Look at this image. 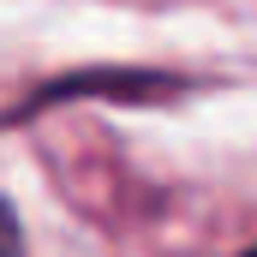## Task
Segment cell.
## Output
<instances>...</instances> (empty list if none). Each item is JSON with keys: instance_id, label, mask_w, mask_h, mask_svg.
Instances as JSON below:
<instances>
[{"instance_id": "7a4b0ae2", "label": "cell", "mask_w": 257, "mask_h": 257, "mask_svg": "<svg viewBox=\"0 0 257 257\" xmlns=\"http://www.w3.org/2000/svg\"><path fill=\"white\" fill-rule=\"evenodd\" d=\"M0 257H24V227H18V209L0 197Z\"/></svg>"}, {"instance_id": "3957f363", "label": "cell", "mask_w": 257, "mask_h": 257, "mask_svg": "<svg viewBox=\"0 0 257 257\" xmlns=\"http://www.w3.org/2000/svg\"><path fill=\"white\" fill-rule=\"evenodd\" d=\"M245 257H257V251H245Z\"/></svg>"}, {"instance_id": "6da1fadb", "label": "cell", "mask_w": 257, "mask_h": 257, "mask_svg": "<svg viewBox=\"0 0 257 257\" xmlns=\"http://www.w3.org/2000/svg\"><path fill=\"white\" fill-rule=\"evenodd\" d=\"M180 78L168 72H150V66H84V72H66L30 90V102L12 114V120H30L42 108H60V102H84V96H108V102H156V96H174Z\"/></svg>"}]
</instances>
